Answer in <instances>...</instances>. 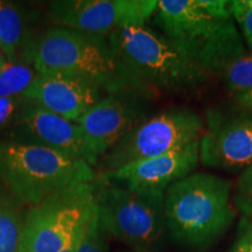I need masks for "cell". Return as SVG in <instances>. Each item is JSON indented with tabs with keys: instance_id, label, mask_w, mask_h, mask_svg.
<instances>
[{
	"instance_id": "ffe728a7",
	"label": "cell",
	"mask_w": 252,
	"mask_h": 252,
	"mask_svg": "<svg viewBox=\"0 0 252 252\" xmlns=\"http://www.w3.org/2000/svg\"><path fill=\"white\" fill-rule=\"evenodd\" d=\"M228 2L245 46L252 52V0H230Z\"/></svg>"
},
{
	"instance_id": "d6986e66",
	"label": "cell",
	"mask_w": 252,
	"mask_h": 252,
	"mask_svg": "<svg viewBox=\"0 0 252 252\" xmlns=\"http://www.w3.org/2000/svg\"><path fill=\"white\" fill-rule=\"evenodd\" d=\"M109 238L96 210L77 252H109Z\"/></svg>"
},
{
	"instance_id": "2e32d148",
	"label": "cell",
	"mask_w": 252,
	"mask_h": 252,
	"mask_svg": "<svg viewBox=\"0 0 252 252\" xmlns=\"http://www.w3.org/2000/svg\"><path fill=\"white\" fill-rule=\"evenodd\" d=\"M25 207L0 180V252L20 251L27 214Z\"/></svg>"
},
{
	"instance_id": "e0dca14e",
	"label": "cell",
	"mask_w": 252,
	"mask_h": 252,
	"mask_svg": "<svg viewBox=\"0 0 252 252\" xmlns=\"http://www.w3.org/2000/svg\"><path fill=\"white\" fill-rule=\"evenodd\" d=\"M219 76L222 78L226 90L234 94L235 98L252 91V52L247 50L242 55L232 59L220 70Z\"/></svg>"
},
{
	"instance_id": "5bb4252c",
	"label": "cell",
	"mask_w": 252,
	"mask_h": 252,
	"mask_svg": "<svg viewBox=\"0 0 252 252\" xmlns=\"http://www.w3.org/2000/svg\"><path fill=\"white\" fill-rule=\"evenodd\" d=\"M105 94L102 87L84 78L37 74L23 96L68 121L77 122Z\"/></svg>"
},
{
	"instance_id": "52a82bcc",
	"label": "cell",
	"mask_w": 252,
	"mask_h": 252,
	"mask_svg": "<svg viewBox=\"0 0 252 252\" xmlns=\"http://www.w3.org/2000/svg\"><path fill=\"white\" fill-rule=\"evenodd\" d=\"M96 181L63 190L27 210L19 252H60L93 220Z\"/></svg>"
},
{
	"instance_id": "8fae6325",
	"label": "cell",
	"mask_w": 252,
	"mask_h": 252,
	"mask_svg": "<svg viewBox=\"0 0 252 252\" xmlns=\"http://www.w3.org/2000/svg\"><path fill=\"white\" fill-rule=\"evenodd\" d=\"M11 139L48 147L65 156L83 160L91 166L98 159L88 146L77 123L49 111L27 99L18 121L5 133Z\"/></svg>"
},
{
	"instance_id": "4fadbf2b",
	"label": "cell",
	"mask_w": 252,
	"mask_h": 252,
	"mask_svg": "<svg viewBox=\"0 0 252 252\" xmlns=\"http://www.w3.org/2000/svg\"><path fill=\"white\" fill-rule=\"evenodd\" d=\"M200 162V141L181 150L138 160L109 174H100L115 184L134 190L165 193L166 189L195 172Z\"/></svg>"
},
{
	"instance_id": "9a60e30c",
	"label": "cell",
	"mask_w": 252,
	"mask_h": 252,
	"mask_svg": "<svg viewBox=\"0 0 252 252\" xmlns=\"http://www.w3.org/2000/svg\"><path fill=\"white\" fill-rule=\"evenodd\" d=\"M32 41L23 9L13 2L0 0V49L7 62H25Z\"/></svg>"
},
{
	"instance_id": "603a6c76",
	"label": "cell",
	"mask_w": 252,
	"mask_h": 252,
	"mask_svg": "<svg viewBox=\"0 0 252 252\" xmlns=\"http://www.w3.org/2000/svg\"><path fill=\"white\" fill-rule=\"evenodd\" d=\"M226 252H252V220L243 217L239 220L237 234Z\"/></svg>"
},
{
	"instance_id": "30bf717a",
	"label": "cell",
	"mask_w": 252,
	"mask_h": 252,
	"mask_svg": "<svg viewBox=\"0 0 252 252\" xmlns=\"http://www.w3.org/2000/svg\"><path fill=\"white\" fill-rule=\"evenodd\" d=\"M145 93L124 90L105 94L75 122L98 161L128 132L147 118Z\"/></svg>"
},
{
	"instance_id": "ac0fdd59",
	"label": "cell",
	"mask_w": 252,
	"mask_h": 252,
	"mask_svg": "<svg viewBox=\"0 0 252 252\" xmlns=\"http://www.w3.org/2000/svg\"><path fill=\"white\" fill-rule=\"evenodd\" d=\"M36 76L37 71L26 62H7L0 70V98L23 96Z\"/></svg>"
},
{
	"instance_id": "7c38bea8",
	"label": "cell",
	"mask_w": 252,
	"mask_h": 252,
	"mask_svg": "<svg viewBox=\"0 0 252 252\" xmlns=\"http://www.w3.org/2000/svg\"><path fill=\"white\" fill-rule=\"evenodd\" d=\"M200 140V162L223 171H244L252 165V112L225 119L209 117Z\"/></svg>"
},
{
	"instance_id": "3957f363",
	"label": "cell",
	"mask_w": 252,
	"mask_h": 252,
	"mask_svg": "<svg viewBox=\"0 0 252 252\" xmlns=\"http://www.w3.org/2000/svg\"><path fill=\"white\" fill-rule=\"evenodd\" d=\"M25 62L37 74L65 75L91 81L102 87L106 94L147 91L126 71L108 37L69 28H50L33 39Z\"/></svg>"
},
{
	"instance_id": "484cf974",
	"label": "cell",
	"mask_w": 252,
	"mask_h": 252,
	"mask_svg": "<svg viewBox=\"0 0 252 252\" xmlns=\"http://www.w3.org/2000/svg\"><path fill=\"white\" fill-rule=\"evenodd\" d=\"M116 252H157V251H150V250H133V249H131V250H125V251H116Z\"/></svg>"
},
{
	"instance_id": "7402d4cb",
	"label": "cell",
	"mask_w": 252,
	"mask_h": 252,
	"mask_svg": "<svg viewBox=\"0 0 252 252\" xmlns=\"http://www.w3.org/2000/svg\"><path fill=\"white\" fill-rule=\"evenodd\" d=\"M26 103L24 96L0 98V134H5L15 124Z\"/></svg>"
},
{
	"instance_id": "7a4b0ae2",
	"label": "cell",
	"mask_w": 252,
	"mask_h": 252,
	"mask_svg": "<svg viewBox=\"0 0 252 252\" xmlns=\"http://www.w3.org/2000/svg\"><path fill=\"white\" fill-rule=\"evenodd\" d=\"M232 185L206 172H194L163 194L167 235L187 250H206L231 228L236 219Z\"/></svg>"
},
{
	"instance_id": "44dd1931",
	"label": "cell",
	"mask_w": 252,
	"mask_h": 252,
	"mask_svg": "<svg viewBox=\"0 0 252 252\" xmlns=\"http://www.w3.org/2000/svg\"><path fill=\"white\" fill-rule=\"evenodd\" d=\"M234 204L243 214V217L252 220V165L239 175L234 193Z\"/></svg>"
},
{
	"instance_id": "5b68a950",
	"label": "cell",
	"mask_w": 252,
	"mask_h": 252,
	"mask_svg": "<svg viewBox=\"0 0 252 252\" xmlns=\"http://www.w3.org/2000/svg\"><path fill=\"white\" fill-rule=\"evenodd\" d=\"M108 41L126 71L146 90L188 93L209 77L161 32L147 25L119 28Z\"/></svg>"
},
{
	"instance_id": "ba28073f",
	"label": "cell",
	"mask_w": 252,
	"mask_h": 252,
	"mask_svg": "<svg viewBox=\"0 0 252 252\" xmlns=\"http://www.w3.org/2000/svg\"><path fill=\"white\" fill-rule=\"evenodd\" d=\"M206 130V123L193 110L175 108L158 112L139 123L100 158V174H109L138 160L184 149L200 141Z\"/></svg>"
},
{
	"instance_id": "6da1fadb",
	"label": "cell",
	"mask_w": 252,
	"mask_h": 252,
	"mask_svg": "<svg viewBox=\"0 0 252 252\" xmlns=\"http://www.w3.org/2000/svg\"><path fill=\"white\" fill-rule=\"evenodd\" d=\"M154 21L208 76L248 50L226 0H159Z\"/></svg>"
},
{
	"instance_id": "cb8c5ba5",
	"label": "cell",
	"mask_w": 252,
	"mask_h": 252,
	"mask_svg": "<svg viewBox=\"0 0 252 252\" xmlns=\"http://www.w3.org/2000/svg\"><path fill=\"white\" fill-rule=\"evenodd\" d=\"M88 228H89V226H88ZM87 229L82 230L81 232H78V234L75 236V237L72 238L70 242H69L67 247H65L64 249H63V250H61L60 252H77L78 248H80V244H81L82 239H83V237H84V234H86Z\"/></svg>"
},
{
	"instance_id": "277c9868",
	"label": "cell",
	"mask_w": 252,
	"mask_h": 252,
	"mask_svg": "<svg viewBox=\"0 0 252 252\" xmlns=\"http://www.w3.org/2000/svg\"><path fill=\"white\" fill-rule=\"evenodd\" d=\"M0 180L26 207L97 180L94 166L58 151L0 139Z\"/></svg>"
},
{
	"instance_id": "8992f818",
	"label": "cell",
	"mask_w": 252,
	"mask_h": 252,
	"mask_svg": "<svg viewBox=\"0 0 252 252\" xmlns=\"http://www.w3.org/2000/svg\"><path fill=\"white\" fill-rule=\"evenodd\" d=\"M96 186L97 214L109 237L133 250L157 251L167 235L165 193L134 190L102 175Z\"/></svg>"
},
{
	"instance_id": "9c48e42d",
	"label": "cell",
	"mask_w": 252,
	"mask_h": 252,
	"mask_svg": "<svg viewBox=\"0 0 252 252\" xmlns=\"http://www.w3.org/2000/svg\"><path fill=\"white\" fill-rule=\"evenodd\" d=\"M157 6L158 0H56L49 13L61 27L108 37L119 28L146 25Z\"/></svg>"
},
{
	"instance_id": "d4e9b609",
	"label": "cell",
	"mask_w": 252,
	"mask_h": 252,
	"mask_svg": "<svg viewBox=\"0 0 252 252\" xmlns=\"http://www.w3.org/2000/svg\"><path fill=\"white\" fill-rule=\"evenodd\" d=\"M236 100H237V103L245 111L252 112V91L245 94H242V96L236 97Z\"/></svg>"
},
{
	"instance_id": "4316f807",
	"label": "cell",
	"mask_w": 252,
	"mask_h": 252,
	"mask_svg": "<svg viewBox=\"0 0 252 252\" xmlns=\"http://www.w3.org/2000/svg\"><path fill=\"white\" fill-rule=\"evenodd\" d=\"M6 63H7V61H6V59L5 58H1V56H0V70H1V69L5 67Z\"/></svg>"
}]
</instances>
